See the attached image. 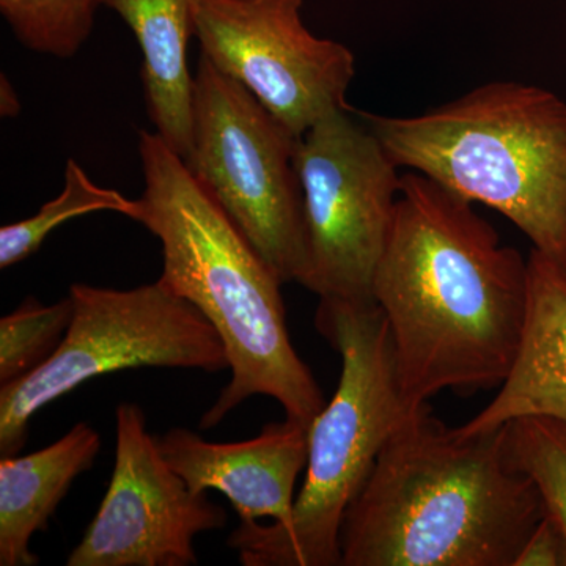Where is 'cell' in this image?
Segmentation results:
<instances>
[{"label": "cell", "instance_id": "cell-1", "mask_svg": "<svg viewBox=\"0 0 566 566\" xmlns=\"http://www.w3.org/2000/svg\"><path fill=\"white\" fill-rule=\"evenodd\" d=\"M474 205L427 175H401L374 300L412 408L442 390L501 387L520 349L527 259L502 244Z\"/></svg>", "mask_w": 566, "mask_h": 566}, {"label": "cell", "instance_id": "cell-2", "mask_svg": "<svg viewBox=\"0 0 566 566\" xmlns=\"http://www.w3.org/2000/svg\"><path fill=\"white\" fill-rule=\"evenodd\" d=\"M545 516L505 453V424L464 434L409 415L344 517L342 566H513Z\"/></svg>", "mask_w": 566, "mask_h": 566}, {"label": "cell", "instance_id": "cell-3", "mask_svg": "<svg viewBox=\"0 0 566 566\" xmlns=\"http://www.w3.org/2000/svg\"><path fill=\"white\" fill-rule=\"evenodd\" d=\"M139 155L145 188L129 219L161 241L159 281L212 324L232 371L200 428L216 427L255 395L311 427L326 400L290 340L281 277L158 134L140 129Z\"/></svg>", "mask_w": 566, "mask_h": 566}, {"label": "cell", "instance_id": "cell-4", "mask_svg": "<svg viewBox=\"0 0 566 566\" xmlns=\"http://www.w3.org/2000/svg\"><path fill=\"white\" fill-rule=\"evenodd\" d=\"M398 167L483 203L566 268V103L494 81L416 117L357 112Z\"/></svg>", "mask_w": 566, "mask_h": 566}, {"label": "cell", "instance_id": "cell-5", "mask_svg": "<svg viewBox=\"0 0 566 566\" xmlns=\"http://www.w3.org/2000/svg\"><path fill=\"white\" fill-rule=\"evenodd\" d=\"M315 326L340 354V381L308 427L307 465L292 526L281 532L271 524L240 521L230 535L229 546L244 566L342 565L346 510L390 436L419 409L401 394L378 304L319 300Z\"/></svg>", "mask_w": 566, "mask_h": 566}, {"label": "cell", "instance_id": "cell-6", "mask_svg": "<svg viewBox=\"0 0 566 566\" xmlns=\"http://www.w3.org/2000/svg\"><path fill=\"white\" fill-rule=\"evenodd\" d=\"M62 344L31 375L0 386V458L20 455L33 417L98 376L142 367L230 368L212 324L161 281L133 290L73 283Z\"/></svg>", "mask_w": 566, "mask_h": 566}, {"label": "cell", "instance_id": "cell-7", "mask_svg": "<svg viewBox=\"0 0 566 566\" xmlns=\"http://www.w3.org/2000/svg\"><path fill=\"white\" fill-rule=\"evenodd\" d=\"M294 136L244 85L200 55L193 74L189 172L283 283L307 271L304 196Z\"/></svg>", "mask_w": 566, "mask_h": 566}, {"label": "cell", "instance_id": "cell-8", "mask_svg": "<svg viewBox=\"0 0 566 566\" xmlns=\"http://www.w3.org/2000/svg\"><path fill=\"white\" fill-rule=\"evenodd\" d=\"M307 271L301 285L319 300L375 303L374 281L392 226L401 175L378 137L335 112L297 144Z\"/></svg>", "mask_w": 566, "mask_h": 566}, {"label": "cell", "instance_id": "cell-9", "mask_svg": "<svg viewBox=\"0 0 566 566\" xmlns=\"http://www.w3.org/2000/svg\"><path fill=\"white\" fill-rule=\"evenodd\" d=\"M303 0H196L203 57L249 92L296 137L335 112L352 111V50L318 39L301 18Z\"/></svg>", "mask_w": 566, "mask_h": 566}, {"label": "cell", "instance_id": "cell-10", "mask_svg": "<svg viewBox=\"0 0 566 566\" xmlns=\"http://www.w3.org/2000/svg\"><path fill=\"white\" fill-rule=\"evenodd\" d=\"M115 423L109 486L66 565H197L193 539L226 526V510L207 493L192 491L170 468L139 405L118 406Z\"/></svg>", "mask_w": 566, "mask_h": 566}, {"label": "cell", "instance_id": "cell-11", "mask_svg": "<svg viewBox=\"0 0 566 566\" xmlns=\"http://www.w3.org/2000/svg\"><path fill=\"white\" fill-rule=\"evenodd\" d=\"M158 446L192 491H219L240 521L271 517V527L281 532L292 526L297 476L307 465L308 428L285 419L266 424L256 438L229 444L172 428Z\"/></svg>", "mask_w": 566, "mask_h": 566}, {"label": "cell", "instance_id": "cell-12", "mask_svg": "<svg viewBox=\"0 0 566 566\" xmlns=\"http://www.w3.org/2000/svg\"><path fill=\"white\" fill-rule=\"evenodd\" d=\"M527 266V315L515 364L491 403L458 427L461 433L497 430L524 416L566 423V268L536 249Z\"/></svg>", "mask_w": 566, "mask_h": 566}, {"label": "cell", "instance_id": "cell-13", "mask_svg": "<svg viewBox=\"0 0 566 566\" xmlns=\"http://www.w3.org/2000/svg\"><path fill=\"white\" fill-rule=\"evenodd\" d=\"M139 43L145 106L155 133L186 159L191 150L193 76L189 40L196 0H103Z\"/></svg>", "mask_w": 566, "mask_h": 566}, {"label": "cell", "instance_id": "cell-14", "mask_svg": "<svg viewBox=\"0 0 566 566\" xmlns=\"http://www.w3.org/2000/svg\"><path fill=\"white\" fill-rule=\"evenodd\" d=\"M102 438L80 422L54 444L0 460V565L35 566L31 539L44 532L77 476L91 471Z\"/></svg>", "mask_w": 566, "mask_h": 566}, {"label": "cell", "instance_id": "cell-15", "mask_svg": "<svg viewBox=\"0 0 566 566\" xmlns=\"http://www.w3.org/2000/svg\"><path fill=\"white\" fill-rule=\"evenodd\" d=\"M136 200L126 199L115 189L103 188L85 174L80 164L69 159L63 191L44 203L36 214L0 229V268L13 266L33 255L62 223L96 211H112L132 218Z\"/></svg>", "mask_w": 566, "mask_h": 566}, {"label": "cell", "instance_id": "cell-16", "mask_svg": "<svg viewBox=\"0 0 566 566\" xmlns=\"http://www.w3.org/2000/svg\"><path fill=\"white\" fill-rule=\"evenodd\" d=\"M505 453L532 480L545 515L566 538V423L553 417H517L505 424Z\"/></svg>", "mask_w": 566, "mask_h": 566}, {"label": "cell", "instance_id": "cell-17", "mask_svg": "<svg viewBox=\"0 0 566 566\" xmlns=\"http://www.w3.org/2000/svg\"><path fill=\"white\" fill-rule=\"evenodd\" d=\"M103 0H0V13L22 46L71 59L92 35Z\"/></svg>", "mask_w": 566, "mask_h": 566}, {"label": "cell", "instance_id": "cell-18", "mask_svg": "<svg viewBox=\"0 0 566 566\" xmlns=\"http://www.w3.org/2000/svg\"><path fill=\"white\" fill-rule=\"evenodd\" d=\"M70 296L43 305L33 296L0 319V386H9L46 363L69 331Z\"/></svg>", "mask_w": 566, "mask_h": 566}, {"label": "cell", "instance_id": "cell-19", "mask_svg": "<svg viewBox=\"0 0 566 566\" xmlns=\"http://www.w3.org/2000/svg\"><path fill=\"white\" fill-rule=\"evenodd\" d=\"M513 566H566V538L549 516L536 524Z\"/></svg>", "mask_w": 566, "mask_h": 566}, {"label": "cell", "instance_id": "cell-20", "mask_svg": "<svg viewBox=\"0 0 566 566\" xmlns=\"http://www.w3.org/2000/svg\"><path fill=\"white\" fill-rule=\"evenodd\" d=\"M20 96L14 92L13 85L6 76L0 81V114L2 117H17L20 114Z\"/></svg>", "mask_w": 566, "mask_h": 566}]
</instances>
